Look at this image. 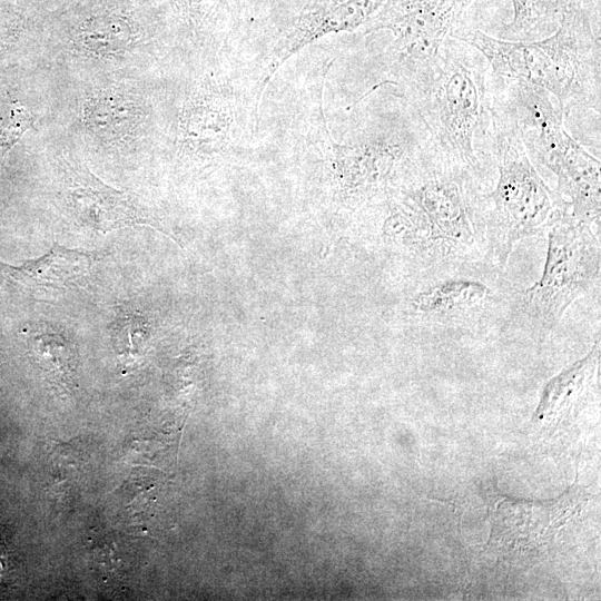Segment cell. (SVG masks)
I'll use <instances>...</instances> for the list:
<instances>
[{
    "label": "cell",
    "instance_id": "cell-1",
    "mask_svg": "<svg viewBox=\"0 0 601 601\" xmlns=\"http://www.w3.org/2000/svg\"><path fill=\"white\" fill-rule=\"evenodd\" d=\"M483 179L428 142L386 197L384 235L414 273L492 262Z\"/></svg>",
    "mask_w": 601,
    "mask_h": 601
},
{
    "label": "cell",
    "instance_id": "cell-2",
    "mask_svg": "<svg viewBox=\"0 0 601 601\" xmlns=\"http://www.w3.org/2000/svg\"><path fill=\"white\" fill-rule=\"evenodd\" d=\"M433 149L484 178L479 147H491V67L469 43L447 37L435 58L400 85Z\"/></svg>",
    "mask_w": 601,
    "mask_h": 601
},
{
    "label": "cell",
    "instance_id": "cell-3",
    "mask_svg": "<svg viewBox=\"0 0 601 601\" xmlns=\"http://www.w3.org/2000/svg\"><path fill=\"white\" fill-rule=\"evenodd\" d=\"M451 37L477 49L494 77L546 90L564 116L601 110V45L589 8L570 1L554 32L534 41H511L457 24Z\"/></svg>",
    "mask_w": 601,
    "mask_h": 601
},
{
    "label": "cell",
    "instance_id": "cell-4",
    "mask_svg": "<svg viewBox=\"0 0 601 601\" xmlns=\"http://www.w3.org/2000/svg\"><path fill=\"white\" fill-rule=\"evenodd\" d=\"M491 150L497 181L484 194L486 233L491 260L505 269L515 246L548 229L556 216L570 209L551 189L528 154L520 128L492 89Z\"/></svg>",
    "mask_w": 601,
    "mask_h": 601
},
{
    "label": "cell",
    "instance_id": "cell-5",
    "mask_svg": "<svg viewBox=\"0 0 601 601\" xmlns=\"http://www.w3.org/2000/svg\"><path fill=\"white\" fill-rule=\"evenodd\" d=\"M514 293L492 262L464 264L414 273L401 312L425 334H481L508 328Z\"/></svg>",
    "mask_w": 601,
    "mask_h": 601
},
{
    "label": "cell",
    "instance_id": "cell-6",
    "mask_svg": "<svg viewBox=\"0 0 601 601\" xmlns=\"http://www.w3.org/2000/svg\"><path fill=\"white\" fill-rule=\"evenodd\" d=\"M546 257L541 277L530 287L515 289L509 326L516 325L546 337L568 308L600 282V228L560 213L545 230Z\"/></svg>",
    "mask_w": 601,
    "mask_h": 601
},
{
    "label": "cell",
    "instance_id": "cell-7",
    "mask_svg": "<svg viewBox=\"0 0 601 601\" xmlns=\"http://www.w3.org/2000/svg\"><path fill=\"white\" fill-rule=\"evenodd\" d=\"M475 0H385L365 31L392 33V77L401 85L426 67Z\"/></svg>",
    "mask_w": 601,
    "mask_h": 601
},
{
    "label": "cell",
    "instance_id": "cell-8",
    "mask_svg": "<svg viewBox=\"0 0 601 601\" xmlns=\"http://www.w3.org/2000/svg\"><path fill=\"white\" fill-rule=\"evenodd\" d=\"M384 2L385 0H314L309 2L275 48L260 81L257 105L267 82L293 53L325 35L365 27Z\"/></svg>",
    "mask_w": 601,
    "mask_h": 601
},
{
    "label": "cell",
    "instance_id": "cell-9",
    "mask_svg": "<svg viewBox=\"0 0 601 601\" xmlns=\"http://www.w3.org/2000/svg\"><path fill=\"white\" fill-rule=\"evenodd\" d=\"M88 176L70 193L76 217L85 226L101 233L136 225L156 227L127 196Z\"/></svg>",
    "mask_w": 601,
    "mask_h": 601
},
{
    "label": "cell",
    "instance_id": "cell-10",
    "mask_svg": "<svg viewBox=\"0 0 601 601\" xmlns=\"http://www.w3.org/2000/svg\"><path fill=\"white\" fill-rule=\"evenodd\" d=\"M600 362V338L587 355L546 382L533 414L536 421L568 415L590 386Z\"/></svg>",
    "mask_w": 601,
    "mask_h": 601
},
{
    "label": "cell",
    "instance_id": "cell-11",
    "mask_svg": "<svg viewBox=\"0 0 601 601\" xmlns=\"http://www.w3.org/2000/svg\"><path fill=\"white\" fill-rule=\"evenodd\" d=\"M234 121L229 95H209L185 110L181 137L188 145L218 150L231 139Z\"/></svg>",
    "mask_w": 601,
    "mask_h": 601
},
{
    "label": "cell",
    "instance_id": "cell-12",
    "mask_svg": "<svg viewBox=\"0 0 601 601\" xmlns=\"http://www.w3.org/2000/svg\"><path fill=\"white\" fill-rule=\"evenodd\" d=\"M570 0H512L513 18L503 37L511 41H534L558 28Z\"/></svg>",
    "mask_w": 601,
    "mask_h": 601
},
{
    "label": "cell",
    "instance_id": "cell-13",
    "mask_svg": "<svg viewBox=\"0 0 601 601\" xmlns=\"http://www.w3.org/2000/svg\"><path fill=\"white\" fill-rule=\"evenodd\" d=\"M91 264L90 254L53 245L47 255L29 267V274L48 288H66L81 280Z\"/></svg>",
    "mask_w": 601,
    "mask_h": 601
},
{
    "label": "cell",
    "instance_id": "cell-14",
    "mask_svg": "<svg viewBox=\"0 0 601 601\" xmlns=\"http://www.w3.org/2000/svg\"><path fill=\"white\" fill-rule=\"evenodd\" d=\"M37 351L48 362V370L68 373L73 357L70 341L59 332L48 331L38 337Z\"/></svg>",
    "mask_w": 601,
    "mask_h": 601
},
{
    "label": "cell",
    "instance_id": "cell-15",
    "mask_svg": "<svg viewBox=\"0 0 601 601\" xmlns=\"http://www.w3.org/2000/svg\"><path fill=\"white\" fill-rule=\"evenodd\" d=\"M12 559L4 538L0 539V587H4L12 574Z\"/></svg>",
    "mask_w": 601,
    "mask_h": 601
},
{
    "label": "cell",
    "instance_id": "cell-16",
    "mask_svg": "<svg viewBox=\"0 0 601 601\" xmlns=\"http://www.w3.org/2000/svg\"><path fill=\"white\" fill-rule=\"evenodd\" d=\"M570 1H574V2L581 3V4H583L584 7L588 8L587 3H588L589 0H570Z\"/></svg>",
    "mask_w": 601,
    "mask_h": 601
}]
</instances>
